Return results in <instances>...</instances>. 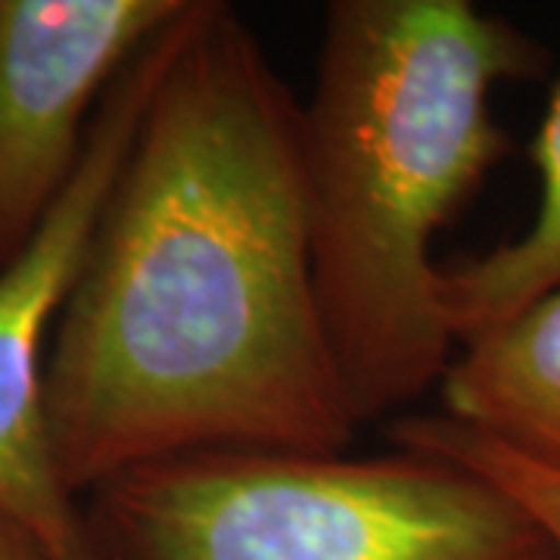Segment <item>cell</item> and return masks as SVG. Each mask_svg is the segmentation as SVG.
Here are the masks:
<instances>
[{
    "instance_id": "6da1fadb",
    "label": "cell",
    "mask_w": 560,
    "mask_h": 560,
    "mask_svg": "<svg viewBox=\"0 0 560 560\" xmlns=\"http://www.w3.org/2000/svg\"><path fill=\"white\" fill-rule=\"evenodd\" d=\"M66 489L194 452H346L359 430L324 334L302 106L253 28L187 0L47 352Z\"/></svg>"
},
{
    "instance_id": "7a4b0ae2",
    "label": "cell",
    "mask_w": 560,
    "mask_h": 560,
    "mask_svg": "<svg viewBox=\"0 0 560 560\" xmlns=\"http://www.w3.org/2000/svg\"><path fill=\"white\" fill-rule=\"evenodd\" d=\"M545 66L539 40L470 0L327 3L302 187L320 320L359 427L440 386L455 359L433 241L511 150L492 94Z\"/></svg>"
},
{
    "instance_id": "3957f363",
    "label": "cell",
    "mask_w": 560,
    "mask_h": 560,
    "mask_svg": "<svg viewBox=\"0 0 560 560\" xmlns=\"http://www.w3.org/2000/svg\"><path fill=\"white\" fill-rule=\"evenodd\" d=\"M84 560H560L508 492L455 460L194 452L81 495Z\"/></svg>"
},
{
    "instance_id": "277c9868",
    "label": "cell",
    "mask_w": 560,
    "mask_h": 560,
    "mask_svg": "<svg viewBox=\"0 0 560 560\" xmlns=\"http://www.w3.org/2000/svg\"><path fill=\"white\" fill-rule=\"evenodd\" d=\"M162 32L106 91L79 172L54 212L20 256L0 268V517L32 533L54 560H84V536L81 501L66 489L50 445L47 352L103 200L135 138Z\"/></svg>"
},
{
    "instance_id": "5b68a950",
    "label": "cell",
    "mask_w": 560,
    "mask_h": 560,
    "mask_svg": "<svg viewBox=\"0 0 560 560\" xmlns=\"http://www.w3.org/2000/svg\"><path fill=\"white\" fill-rule=\"evenodd\" d=\"M187 0H0V268L79 172L106 91Z\"/></svg>"
},
{
    "instance_id": "8992f818",
    "label": "cell",
    "mask_w": 560,
    "mask_h": 560,
    "mask_svg": "<svg viewBox=\"0 0 560 560\" xmlns=\"http://www.w3.org/2000/svg\"><path fill=\"white\" fill-rule=\"evenodd\" d=\"M440 396L445 418L560 470V290L460 346Z\"/></svg>"
},
{
    "instance_id": "52a82bcc",
    "label": "cell",
    "mask_w": 560,
    "mask_h": 560,
    "mask_svg": "<svg viewBox=\"0 0 560 560\" xmlns=\"http://www.w3.org/2000/svg\"><path fill=\"white\" fill-rule=\"evenodd\" d=\"M536 219L517 241L477 259L442 265L440 305L455 346H467L560 290V81L533 140Z\"/></svg>"
},
{
    "instance_id": "ba28073f",
    "label": "cell",
    "mask_w": 560,
    "mask_h": 560,
    "mask_svg": "<svg viewBox=\"0 0 560 560\" xmlns=\"http://www.w3.org/2000/svg\"><path fill=\"white\" fill-rule=\"evenodd\" d=\"M389 440L399 448H418L440 458L470 467L501 492L521 504L523 511L539 523L541 533L551 539L560 555V470L551 464L523 455L517 448L492 440L474 427L445 418L442 411L433 415H401L389 427Z\"/></svg>"
},
{
    "instance_id": "9c48e42d",
    "label": "cell",
    "mask_w": 560,
    "mask_h": 560,
    "mask_svg": "<svg viewBox=\"0 0 560 560\" xmlns=\"http://www.w3.org/2000/svg\"><path fill=\"white\" fill-rule=\"evenodd\" d=\"M0 560H54L40 541L13 521L0 517Z\"/></svg>"
}]
</instances>
